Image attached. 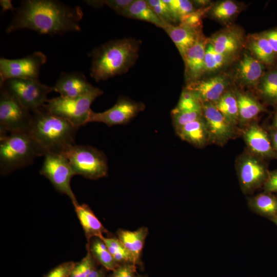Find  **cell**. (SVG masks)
Instances as JSON below:
<instances>
[{
    "mask_svg": "<svg viewBox=\"0 0 277 277\" xmlns=\"http://www.w3.org/2000/svg\"><path fill=\"white\" fill-rule=\"evenodd\" d=\"M121 15L127 17L148 22L164 29L166 23L152 10L146 1L134 0Z\"/></svg>",
    "mask_w": 277,
    "mask_h": 277,
    "instance_id": "cell-27",
    "label": "cell"
},
{
    "mask_svg": "<svg viewBox=\"0 0 277 277\" xmlns=\"http://www.w3.org/2000/svg\"><path fill=\"white\" fill-rule=\"evenodd\" d=\"M47 61L41 51L19 59L0 58V86L12 78L39 80L41 67Z\"/></svg>",
    "mask_w": 277,
    "mask_h": 277,
    "instance_id": "cell-11",
    "label": "cell"
},
{
    "mask_svg": "<svg viewBox=\"0 0 277 277\" xmlns=\"http://www.w3.org/2000/svg\"><path fill=\"white\" fill-rule=\"evenodd\" d=\"M32 112L23 106L4 88L0 91V134L27 131Z\"/></svg>",
    "mask_w": 277,
    "mask_h": 277,
    "instance_id": "cell-10",
    "label": "cell"
},
{
    "mask_svg": "<svg viewBox=\"0 0 277 277\" xmlns=\"http://www.w3.org/2000/svg\"><path fill=\"white\" fill-rule=\"evenodd\" d=\"M245 47L253 57L264 65L273 64L277 58V55L262 32L249 34Z\"/></svg>",
    "mask_w": 277,
    "mask_h": 277,
    "instance_id": "cell-20",
    "label": "cell"
},
{
    "mask_svg": "<svg viewBox=\"0 0 277 277\" xmlns=\"http://www.w3.org/2000/svg\"><path fill=\"white\" fill-rule=\"evenodd\" d=\"M148 234V229L146 227H142L134 231L119 230L117 232V238L134 256L137 264Z\"/></svg>",
    "mask_w": 277,
    "mask_h": 277,
    "instance_id": "cell-26",
    "label": "cell"
},
{
    "mask_svg": "<svg viewBox=\"0 0 277 277\" xmlns=\"http://www.w3.org/2000/svg\"><path fill=\"white\" fill-rule=\"evenodd\" d=\"M203 116L205 121L210 143L224 146L238 134L237 127L230 124L212 103H202Z\"/></svg>",
    "mask_w": 277,
    "mask_h": 277,
    "instance_id": "cell-13",
    "label": "cell"
},
{
    "mask_svg": "<svg viewBox=\"0 0 277 277\" xmlns=\"http://www.w3.org/2000/svg\"><path fill=\"white\" fill-rule=\"evenodd\" d=\"M235 77L242 86L256 88L265 73V65L246 52L243 53L235 67Z\"/></svg>",
    "mask_w": 277,
    "mask_h": 277,
    "instance_id": "cell-19",
    "label": "cell"
},
{
    "mask_svg": "<svg viewBox=\"0 0 277 277\" xmlns=\"http://www.w3.org/2000/svg\"><path fill=\"white\" fill-rule=\"evenodd\" d=\"M175 132L183 141L197 148H203L210 144L208 131L203 116L187 124Z\"/></svg>",
    "mask_w": 277,
    "mask_h": 277,
    "instance_id": "cell-24",
    "label": "cell"
},
{
    "mask_svg": "<svg viewBox=\"0 0 277 277\" xmlns=\"http://www.w3.org/2000/svg\"><path fill=\"white\" fill-rule=\"evenodd\" d=\"M235 169L241 190L245 194H252L262 188L269 172L265 160L247 149L237 158Z\"/></svg>",
    "mask_w": 277,
    "mask_h": 277,
    "instance_id": "cell-7",
    "label": "cell"
},
{
    "mask_svg": "<svg viewBox=\"0 0 277 277\" xmlns=\"http://www.w3.org/2000/svg\"><path fill=\"white\" fill-rule=\"evenodd\" d=\"M273 223L277 226V216L271 220Z\"/></svg>",
    "mask_w": 277,
    "mask_h": 277,
    "instance_id": "cell-48",
    "label": "cell"
},
{
    "mask_svg": "<svg viewBox=\"0 0 277 277\" xmlns=\"http://www.w3.org/2000/svg\"><path fill=\"white\" fill-rule=\"evenodd\" d=\"M240 133L249 151L265 160L277 159L268 131L257 123L253 122L243 127Z\"/></svg>",
    "mask_w": 277,
    "mask_h": 277,
    "instance_id": "cell-15",
    "label": "cell"
},
{
    "mask_svg": "<svg viewBox=\"0 0 277 277\" xmlns=\"http://www.w3.org/2000/svg\"><path fill=\"white\" fill-rule=\"evenodd\" d=\"M75 264L73 261L62 263L52 269L44 277H69Z\"/></svg>",
    "mask_w": 277,
    "mask_h": 277,
    "instance_id": "cell-40",
    "label": "cell"
},
{
    "mask_svg": "<svg viewBox=\"0 0 277 277\" xmlns=\"http://www.w3.org/2000/svg\"><path fill=\"white\" fill-rule=\"evenodd\" d=\"M88 243V250L91 252L95 260L106 269L113 271L119 265L102 239L94 238Z\"/></svg>",
    "mask_w": 277,
    "mask_h": 277,
    "instance_id": "cell-31",
    "label": "cell"
},
{
    "mask_svg": "<svg viewBox=\"0 0 277 277\" xmlns=\"http://www.w3.org/2000/svg\"><path fill=\"white\" fill-rule=\"evenodd\" d=\"M207 44V38L203 34L182 57L187 84L200 80L205 73L204 59Z\"/></svg>",
    "mask_w": 277,
    "mask_h": 277,
    "instance_id": "cell-17",
    "label": "cell"
},
{
    "mask_svg": "<svg viewBox=\"0 0 277 277\" xmlns=\"http://www.w3.org/2000/svg\"><path fill=\"white\" fill-rule=\"evenodd\" d=\"M168 5L175 21L181 19L195 10L193 3L188 0H164Z\"/></svg>",
    "mask_w": 277,
    "mask_h": 277,
    "instance_id": "cell-35",
    "label": "cell"
},
{
    "mask_svg": "<svg viewBox=\"0 0 277 277\" xmlns=\"http://www.w3.org/2000/svg\"><path fill=\"white\" fill-rule=\"evenodd\" d=\"M44 153L27 131L0 134V173L6 175L31 165Z\"/></svg>",
    "mask_w": 277,
    "mask_h": 277,
    "instance_id": "cell-4",
    "label": "cell"
},
{
    "mask_svg": "<svg viewBox=\"0 0 277 277\" xmlns=\"http://www.w3.org/2000/svg\"><path fill=\"white\" fill-rule=\"evenodd\" d=\"M87 277H107L103 269L95 268Z\"/></svg>",
    "mask_w": 277,
    "mask_h": 277,
    "instance_id": "cell-46",
    "label": "cell"
},
{
    "mask_svg": "<svg viewBox=\"0 0 277 277\" xmlns=\"http://www.w3.org/2000/svg\"><path fill=\"white\" fill-rule=\"evenodd\" d=\"M1 6L2 8L3 11H6L8 10L15 11L12 4V1L10 0H1L0 1Z\"/></svg>",
    "mask_w": 277,
    "mask_h": 277,
    "instance_id": "cell-45",
    "label": "cell"
},
{
    "mask_svg": "<svg viewBox=\"0 0 277 277\" xmlns=\"http://www.w3.org/2000/svg\"><path fill=\"white\" fill-rule=\"evenodd\" d=\"M137 277H146L145 276H142V275H137Z\"/></svg>",
    "mask_w": 277,
    "mask_h": 277,
    "instance_id": "cell-49",
    "label": "cell"
},
{
    "mask_svg": "<svg viewBox=\"0 0 277 277\" xmlns=\"http://www.w3.org/2000/svg\"><path fill=\"white\" fill-rule=\"evenodd\" d=\"M116 262L120 264L134 263L137 264L134 256L128 251L117 238H105L102 239Z\"/></svg>",
    "mask_w": 277,
    "mask_h": 277,
    "instance_id": "cell-32",
    "label": "cell"
},
{
    "mask_svg": "<svg viewBox=\"0 0 277 277\" xmlns=\"http://www.w3.org/2000/svg\"><path fill=\"white\" fill-rule=\"evenodd\" d=\"M44 156L40 174L48 179L57 191L68 196L73 206L78 204L70 186L75 174L67 158L62 154L54 153Z\"/></svg>",
    "mask_w": 277,
    "mask_h": 277,
    "instance_id": "cell-9",
    "label": "cell"
},
{
    "mask_svg": "<svg viewBox=\"0 0 277 277\" xmlns=\"http://www.w3.org/2000/svg\"><path fill=\"white\" fill-rule=\"evenodd\" d=\"M268 132L269 133L273 148L277 153V130L270 127Z\"/></svg>",
    "mask_w": 277,
    "mask_h": 277,
    "instance_id": "cell-44",
    "label": "cell"
},
{
    "mask_svg": "<svg viewBox=\"0 0 277 277\" xmlns=\"http://www.w3.org/2000/svg\"><path fill=\"white\" fill-rule=\"evenodd\" d=\"M75 175L97 180L108 174L107 160L104 152L96 148L77 145L70 146L63 153Z\"/></svg>",
    "mask_w": 277,
    "mask_h": 277,
    "instance_id": "cell-6",
    "label": "cell"
},
{
    "mask_svg": "<svg viewBox=\"0 0 277 277\" xmlns=\"http://www.w3.org/2000/svg\"><path fill=\"white\" fill-rule=\"evenodd\" d=\"M136 264L124 263L120 264L107 277H137Z\"/></svg>",
    "mask_w": 277,
    "mask_h": 277,
    "instance_id": "cell-41",
    "label": "cell"
},
{
    "mask_svg": "<svg viewBox=\"0 0 277 277\" xmlns=\"http://www.w3.org/2000/svg\"><path fill=\"white\" fill-rule=\"evenodd\" d=\"M249 209L254 213L269 220L277 216V196L264 191L247 198Z\"/></svg>",
    "mask_w": 277,
    "mask_h": 277,
    "instance_id": "cell-25",
    "label": "cell"
},
{
    "mask_svg": "<svg viewBox=\"0 0 277 277\" xmlns=\"http://www.w3.org/2000/svg\"><path fill=\"white\" fill-rule=\"evenodd\" d=\"M74 207L88 243L94 238L102 239L104 237L103 234L108 231L89 206L78 204Z\"/></svg>",
    "mask_w": 277,
    "mask_h": 277,
    "instance_id": "cell-22",
    "label": "cell"
},
{
    "mask_svg": "<svg viewBox=\"0 0 277 277\" xmlns=\"http://www.w3.org/2000/svg\"><path fill=\"white\" fill-rule=\"evenodd\" d=\"M268 41L271 47L277 55V28L262 32Z\"/></svg>",
    "mask_w": 277,
    "mask_h": 277,
    "instance_id": "cell-43",
    "label": "cell"
},
{
    "mask_svg": "<svg viewBox=\"0 0 277 277\" xmlns=\"http://www.w3.org/2000/svg\"><path fill=\"white\" fill-rule=\"evenodd\" d=\"M271 127L277 130V106L274 113L272 125Z\"/></svg>",
    "mask_w": 277,
    "mask_h": 277,
    "instance_id": "cell-47",
    "label": "cell"
},
{
    "mask_svg": "<svg viewBox=\"0 0 277 277\" xmlns=\"http://www.w3.org/2000/svg\"><path fill=\"white\" fill-rule=\"evenodd\" d=\"M242 6L237 2L225 0L212 4L207 14L216 21L227 24L242 11Z\"/></svg>",
    "mask_w": 277,
    "mask_h": 277,
    "instance_id": "cell-28",
    "label": "cell"
},
{
    "mask_svg": "<svg viewBox=\"0 0 277 277\" xmlns=\"http://www.w3.org/2000/svg\"><path fill=\"white\" fill-rule=\"evenodd\" d=\"M146 2L163 21L172 25L176 23L168 5L164 0H148Z\"/></svg>",
    "mask_w": 277,
    "mask_h": 277,
    "instance_id": "cell-38",
    "label": "cell"
},
{
    "mask_svg": "<svg viewBox=\"0 0 277 277\" xmlns=\"http://www.w3.org/2000/svg\"><path fill=\"white\" fill-rule=\"evenodd\" d=\"M229 77L220 74L188 83L185 89L192 92L202 103L214 104L229 90Z\"/></svg>",
    "mask_w": 277,
    "mask_h": 277,
    "instance_id": "cell-16",
    "label": "cell"
},
{
    "mask_svg": "<svg viewBox=\"0 0 277 277\" xmlns=\"http://www.w3.org/2000/svg\"><path fill=\"white\" fill-rule=\"evenodd\" d=\"M78 128L43 107L32 112L27 132L38 144L44 156L49 153L62 154L75 144Z\"/></svg>",
    "mask_w": 277,
    "mask_h": 277,
    "instance_id": "cell-3",
    "label": "cell"
},
{
    "mask_svg": "<svg viewBox=\"0 0 277 277\" xmlns=\"http://www.w3.org/2000/svg\"><path fill=\"white\" fill-rule=\"evenodd\" d=\"M239 108V124L242 128L254 122L262 112L266 111L265 107L249 93L235 90Z\"/></svg>",
    "mask_w": 277,
    "mask_h": 277,
    "instance_id": "cell-21",
    "label": "cell"
},
{
    "mask_svg": "<svg viewBox=\"0 0 277 277\" xmlns=\"http://www.w3.org/2000/svg\"><path fill=\"white\" fill-rule=\"evenodd\" d=\"M213 104L230 124L237 127L239 124V108L234 91L228 90Z\"/></svg>",
    "mask_w": 277,
    "mask_h": 277,
    "instance_id": "cell-29",
    "label": "cell"
},
{
    "mask_svg": "<svg viewBox=\"0 0 277 277\" xmlns=\"http://www.w3.org/2000/svg\"><path fill=\"white\" fill-rule=\"evenodd\" d=\"M83 12L80 6L72 7L53 0H26L16 9L6 32L27 29L50 35L81 31Z\"/></svg>",
    "mask_w": 277,
    "mask_h": 277,
    "instance_id": "cell-1",
    "label": "cell"
},
{
    "mask_svg": "<svg viewBox=\"0 0 277 277\" xmlns=\"http://www.w3.org/2000/svg\"><path fill=\"white\" fill-rule=\"evenodd\" d=\"M202 108V103L190 91L184 89L173 112H188Z\"/></svg>",
    "mask_w": 277,
    "mask_h": 277,
    "instance_id": "cell-34",
    "label": "cell"
},
{
    "mask_svg": "<svg viewBox=\"0 0 277 277\" xmlns=\"http://www.w3.org/2000/svg\"><path fill=\"white\" fill-rule=\"evenodd\" d=\"M264 191L277 193V168L269 172L268 177L263 186Z\"/></svg>",
    "mask_w": 277,
    "mask_h": 277,
    "instance_id": "cell-42",
    "label": "cell"
},
{
    "mask_svg": "<svg viewBox=\"0 0 277 277\" xmlns=\"http://www.w3.org/2000/svg\"><path fill=\"white\" fill-rule=\"evenodd\" d=\"M0 87L4 88L23 106L32 112L42 108L48 100V94L54 91L53 87L33 80L9 79Z\"/></svg>",
    "mask_w": 277,
    "mask_h": 277,
    "instance_id": "cell-8",
    "label": "cell"
},
{
    "mask_svg": "<svg viewBox=\"0 0 277 277\" xmlns=\"http://www.w3.org/2000/svg\"><path fill=\"white\" fill-rule=\"evenodd\" d=\"M94 87L89 83L85 76L79 72H63L54 86L53 90L60 96L75 98L85 95Z\"/></svg>",
    "mask_w": 277,
    "mask_h": 277,
    "instance_id": "cell-18",
    "label": "cell"
},
{
    "mask_svg": "<svg viewBox=\"0 0 277 277\" xmlns=\"http://www.w3.org/2000/svg\"><path fill=\"white\" fill-rule=\"evenodd\" d=\"M207 40L217 52L234 60L245 47L246 37L240 27L230 26L216 32Z\"/></svg>",
    "mask_w": 277,
    "mask_h": 277,
    "instance_id": "cell-14",
    "label": "cell"
},
{
    "mask_svg": "<svg viewBox=\"0 0 277 277\" xmlns=\"http://www.w3.org/2000/svg\"><path fill=\"white\" fill-rule=\"evenodd\" d=\"M256 88L266 103L277 106V70L265 73Z\"/></svg>",
    "mask_w": 277,
    "mask_h": 277,
    "instance_id": "cell-30",
    "label": "cell"
},
{
    "mask_svg": "<svg viewBox=\"0 0 277 277\" xmlns=\"http://www.w3.org/2000/svg\"><path fill=\"white\" fill-rule=\"evenodd\" d=\"M134 0H101L85 1L88 5L95 8L101 7L105 5L111 8L118 14H120L125 10Z\"/></svg>",
    "mask_w": 277,
    "mask_h": 277,
    "instance_id": "cell-39",
    "label": "cell"
},
{
    "mask_svg": "<svg viewBox=\"0 0 277 277\" xmlns=\"http://www.w3.org/2000/svg\"><path fill=\"white\" fill-rule=\"evenodd\" d=\"M212 4L207 7L198 8L183 17L180 22L181 25H185L199 32H202V19L207 14Z\"/></svg>",
    "mask_w": 277,
    "mask_h": 277,
    "instance_id": "cell-37",
    "label": "cell"
},
{
    "mask_svg": "<svg viewBox=\"0 0 277 277\" xmlns=\"http://www.w3.org/2000/svg\"><path fill=\"white\" fill-rule=\"evenodd\" d=\"M233 61L217 52L207 40L204 59L205 73L218 71L227 66Z\"/></svg>",
    "mask_w": 277,
    "mask_h": 277,
    "instance_id": "cell-33",
    "label": "cell"
},
{
    "mask_svg": "<svg viewBox=\"0 0 277 277\" xmlns=\"http://www.w3.org/2000/svg\"><path fill=\"white\" fill-rule=\"evenodd\" d=\"M96 260L88 250L86 256L75 263L69 277H87L95 268Z\"/></svg>",
    "mask_w": 277,
    "mask_h": 277,
    "instance_id": "cell-36",
    "label": "cell"
},
{
    "mask_svg": "<svg viewBox=\"0 0 277 277\" xmlns=\"http://www.w3.org/2000/svg\"><path fill=\"white\" fill-rule=\"evenodd\" d=\"M145 105L130 98L119 97L116 103L109 109L102 112H95L91 110L87 123H103L108 126L123 125L128 123L139 112L145 109Z\"/></svg>",
    "mask_w": 277,
    "mask_h": 277,
    "instance_id": "cell-12",
    "label": "cell"
},
{
    "mask_svg": "<svg viewBox=\"0 0 277 277\" xmlns=\"http://www.w3.org/2000/svg\"><path fill=\"white\" fill-rule=\"evenodd\" d=\"M163 29L174 43L182 57L186 52L203 34L202 32L181 24L175 26L167 24Z\"/></svg>",
    "mask_w": 277,
    "mask_h": 277,
    "instance_id": "cell-23",
    "label": "cell"
},
{
    "mask_svg": "<svg viewBox=\"0 0 277 277\" xmlns=\"http://www.w3.org/2000/svg\"><path fill=\"white\" fill-rule=\"evenodd\" d=\"M103 93V91L94 87L83 96L69 98L60 96L48 99L43 106L50 113L61 117L71 123L76 128L87 124L93 101Z\"/></svg>",
    "mask_w": 277,
    "mask_h": 277,
    "instance_id": "cell-5",
    "label": "cell"
},
{
    "mask_svg": "<svg viewBox=\"0 0 277 277\" xmlns=\"http://www.w3.org/2000/svg\"><path fill=\"white\" fill-rule=\"evenodd\" d=\"M141 44L140 40L124 38L94 49L89 55L91 76L97 82L127 72L138 57Z\"/></svg>",
    "mask_w": 277,
    "mask_h": 277,
    "instance_id": "cell-2",
    "label": "cell"
}]
</instances>
